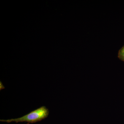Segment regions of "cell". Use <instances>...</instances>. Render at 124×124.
<instances>
[{
	"mask_svg": "<svg viewBox=\"0 0 124 124\" xmlns=\"http://www.w3.org/2000/svg\"><path fill=\"white\" fill-rule=\"evenodd\" d=\"M49 114L48 109L45 106H42L31 112L30 113L23 116L22 117L10 119L0 120V121L8 123L13 122L16 123L26 122L33 124L44 119L48 117Z\"/></svg>",
	"mask_w": 124,
	"mask_h": 124,
	"instance_id": "1",
	"label": "cell"
},
{
	"mask_svg": "<svg viewBox=\"0 0 124 124\" xmlns=\"http://www.w3.org/2000/svg\"><path fill=\"white\" fill-rule=\"evenodd\" d=\"M118 57L121 60L124 62V46L119 51Z\"/></svg>",
	"mask_w": 124,
	"mask_h": 124,
	"instance_id": "2",
	"label": "cell"
},
{
	"mask_svg": "<svg viewBox=\"0 0 124 124\" xmlns=\"http://www.w3.org/2000/svg\"><path fill=\"white\" fill-rule=\"evenodd\" d=\"M5 87L3 85V84H2V82L0 81V90H2L3 89H4Z\"/></svg>",
	"mask_w": 124,
	"mask_h": 124,
	"instance_id": "3",
	"label": "cell"
}]
</instances>
